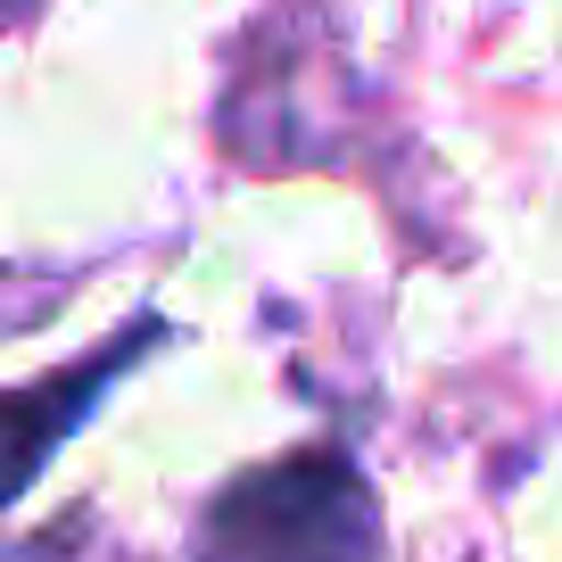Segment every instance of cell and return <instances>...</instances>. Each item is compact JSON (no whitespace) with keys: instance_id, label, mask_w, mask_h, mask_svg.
I'll use <instances>...</instances> for the list:
<instances>
[{"instance_id":"6da1fadb","label":"cell","mask_w":562,"mask_h":562,"mask_svg":"<svg viewBox=\"0 0 562 562\" xmlns=\"http://www.w3.org/2000/svg\"><path fill=\"white\" fill-rule=\"evenodd\" d=\"M372 496L331 447L257 463L207 505V562H372Z\"/></svg>"},{"instance_id":"7a4b0ae2","label":"cell","mask_w":562,"mask_h":562,"mask_svg":"<svg viewBox=\"0 0 562 562\" xmlns=\"http://www.w3.org/2000/svg\"><path fill=\"white\" fill-rule=\"evenodd\" d=\"M140 339H158V323H140L133 339H108L91 364H67V372L25 381V389H0V505H18V496L34 488V472L75 439V422L91 414V397H100L124 364H133Z\"/></svg>"}]
</instances>
